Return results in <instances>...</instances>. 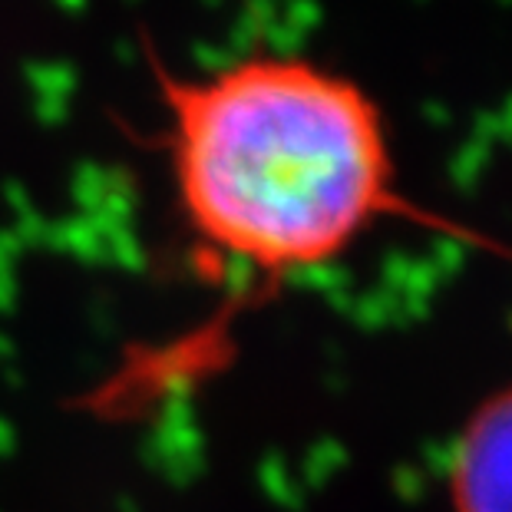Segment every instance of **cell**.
<instances>
[{"label":"cell","mask_w":512,"mask_h":512,"mask_svg":"<svg viewBox=\"0 0 512 512\" xmlns=\"http://www.w3.org/2000/svg\"><path fill=\"white\" fill-rule=\"evenodd\" d=\"M185 255L205 285L255 298L334 265L397 212L384 113L298 53L179 73L152 57Z\"/></svg>","instance_id":"1"},{"label":"cell","mask_w":512,"mask_h":512,"mask_svg":"<svg viewBox=\"0 0 512 512\" xmlns=\"http://www.w3.org/2000/svg\"><path fill=\"white\" fill-rule=\"evenodd\" d=\"M463 512H512V397L473 427L460 456Z\"/></svg>","instance_id":"2"}]
</instances>
